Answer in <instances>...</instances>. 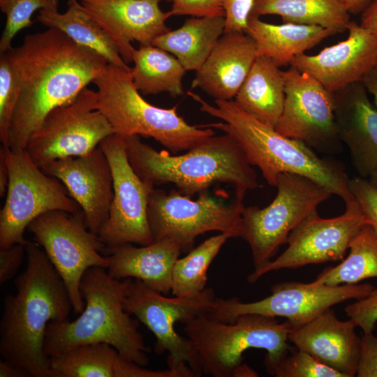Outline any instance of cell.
Returning a JSON list of instances; mask_svg holds the SVG:
<instances>
[{
  "instance_id": "1",
  "label": "cell",
  "mask_w": 377,
  "mask_h": 377,
  "mask_svg": "<svg viewBox=\"0 0 377 377\" xmlns=\"http://www.w3.org/2000/svg\"><path fill=\"white\" fill-rule=\"evenodd\" d=\"M6 53L20 87L9 132L14 149H24L47 114L75 98L108 64L55 28L27 35Z\"/></svg>"
},
{
  "instance_id": "2",
  "label": "cell",
  "mask_w": 377,
  "mask_h": 377,
  "mask_svg": "<svg viewBox=\"0 0 377 377\" xmlns=\"http://www.w3.org/2000/svg\"><path fill=\"white\" fill-rule=\"evenodd\" d=\"M27 266L15 280L16 293L7 295L0 322V355L32 377H51L50 360L44 351L50 321L68 320L73 306L67 288L36 242L25 245Z\"/></svg>"
},
{
  "instance_id": "3",
  "label": "cell",
  "mask_w": 377,
  "mask_h": 377,
  "mask_svg": "<svg viewBox=\"0 0 377 377\" xmlns=\"http://www.w3.org/2000/svg\"><path fill=\"white\" fill-rule=\"evenodd\" d=\"M187 94L200 105L202 112L224 121L205 126L231 135L270 186H276L280 174L289 172L320 184L345 204L355 199L349 188L350 179L339 163L319 157L301 140L283 135L245 112L235 101L215 100L214 106L197 94Z\"/></svg>"
},
{
  "instance_id": "4",
  "label": "cell",
  "mask_w": 377,
  "mask_h": 377,
  "mask_svg": "<svg viewBox=\"0 0 377 377\" xmlns=\"http://www.w3.org/2000/svg\"><path fill=\"white\" fill-rule=\"evenodd\" d=\"M129 163L145 182L153 186L174 184L191 197L216 183L232 186L244 200L248 191L259 187L257 175L239 144L229 134L215 135L182 155L158 151L138 135L125 137Z\"/></svg>"
},
{
  "instance_id": "5",
  "label": "cell",
  "mask_w": 377,
  "mask_h": 377,
  "mask_svg": "<svg viewBox=\"0 0 377 377\" xmlns=\"http://www.w3.org/2000/svg\"><path fill=\"white\" fill-rule=\"evenodd\" d=\"M132 279L119 280L105 268L89 267L84 273L80 290L85 305L73 321H50L46 328L44 351L50 357L73 347L104 343L123 357L146 366L150 348L139 331L138 319L124 306Z\"/></svg>"
},
{
  "instance_id": "6",
  "label": "cell",
  "mask_w": 377,
  "mask_h": 377,
  "mask_svg": "<svg viewBox=\"0 0 377 377\" xmlns=\"http://www.w3.org/2000/svg\"><path fill=\"white\" fill-rule=\"evenodd\" d=\"M184 331L197 355L202 372L214 377H237L243 353L250 348L267 352L264 364L272 376L277 365L291 350V325L258 314L238 316L232 323L200 316L184 324Z\"/></svg>"
},
{
  "instance_id": "7",
  "label": "cell",
  "mask_w": 377,
  "mask_h": 377,
  "mask_svg": "<svg viewBox=\"0 0 377 377\" xmlns=\"http://www.w3.org/2000/svg\"><path fill=\"white\" fill-rule=\"evenodd\" d=\"M130 71L108 64L93 81L97 87L98 108L114 133L152 138L173 154L189 150L215 135L205 125L188 124L177 107L161 108L145 101Z\"/></svg>"
},
{
  "instance_id": "8",
  "label": "cell",
  "mask_w": 377,
  "mask_h": 377,
  "mask_svg": "<svg viewBox=\"0 0 377 377\" xmlns=\"http://www.w3.org/2000/svg\"><path fill=\"white\" fill-rule=\"evenodd\" d=\"M277 193L266 207H244L241 236L249 245L256 272L267 265L290 232L332 194L320 184L283 172L276 179Z\"/></svg>"
},
{
  "instance_id": "9",
  "label": "cell",
  "mask_w": 377,
  "mask_h": 377,
  "mask_svg": "<svg viewBox=\"0 0 377 377\" xmlns=\"http://www.w3.org/2000/svg\"><path fill=\"white\" fill-rule=\"evenodd\" d=\"M8 168L6 198L0 212V248L25 246V229L39 216L54 210L82 212L58 179L45 173L27 150L3 145Z\"/></svg>"
},
{
  "instance_id": "10",
  "label": "cell",
  "mask_w": 377,
  "mask_h": 377,
  "mask_svg": "<svg viewBox=\"0 0 377 377\" xmlns=\"http://www.w3.org/2000/svg\"><path fill=\"white\" fill-rule=\"evenodd\" d=\"M216 298L211 288L193 297H168L142 281L132 279L124 306L154 334L156 351L168 352V368L191 371L195 376H200L202 370L194 348L188 338L177 332L175 325L177 322L186 324L207 314Z\"/></svg>"
},
{
  "instance_id": "11",
  "label": "cell",
  "mask_w": 377,
  "mask_h": 377,
  "mask_svg": "<svg viewBox=\"0 0 377 377\" xmlns=\"http://www.w3.org/2000/svg\"><path fill=\"white\" fill-rule=\"evenodd\" d=\"M196 200L172 190L152 189L147 218L153 241L170 239L182 252L193 248L196 237L209 231L230 233L240 237L244 200L235 198L229 204L212 197L207 191Z\"/></svg>"
},
{
  "instance_id": "12",
  "label": "cell",
  "mask_w": 377,
  "mask_h": 377,
  "mask_svg": "<svg viewBox=\"0 0 377 377\" xmlns=\"http://www.w3.org/2000/svg\"><path fill=\"white\" fill-rule=\"evenodd\" d=\"M27 230L44 250L63 279L75 313H80L84 301L80 290L84 273L94 266L107 269L106 246L87 228L82 211L73 214L54 210L34 219Z\"/></svg>"
},
{
  "instance_id": "13",
  "label": "cell",
  "mask_w": 377,
  "mask_h": 377,
  "mask_svg": "<svg viewBox=\"0 0 377 377\" xmlns=\"http://www.w3.org/2000/svg\"><path fill=\"white\" fill-rule=\"evenodd\" d=\"M113 133L98 108L97 91L85 87L72 101L47 114L25 149L43 168L57 159L85 155Z\"/></svg>"
},
{
  "instance_id": "14",
  "label": "cell",
  "mask_w": 377,
  "mask_h": 377,
  "mask_svg": "<svg viewBox=\"0 0 377 377\" xmlns=\"http://www.w3.org/2000/svg\"><path fill=\"white\" fill-rule=\"evenodd\" d=\"M374 288L370 283L329 286L299 282H284L272 286V293L263 300L244 302L238 297H216L206 316L213 320L232 323L244 314L283 317L291 326L309 322L335 304L348 300H359Z\"/></svg>"
},
{
  "instance_id": "15",
  "label": "cell",
  "mask_w": 377,
  "mask_h": 377,
  "mask_svg": "<svg viewBox=\"0 0 377 377\" xmlns=\"http://www.w3.org/2000/svg\"><path fill=\"white\" fill-rule=\"evenodd\" d=\"M345 205V212L336 217L321 218L317 210L310 214L290 232L285 251L250 274L247 281L253 283L263 275L282 269L341 261L360 230L371 225L355 198Z\"/></svg>"
},
{
  "instance_id": "16",
  "label": "cell",
  "mask_w": 377,
  "mask_h": 377,
  "mask_svg": "<svg viewBox=\"0 0 377 377\" xmlns=\"http://www.w3.org/2000/svg\"><path fill=\"white\" fill-rule=\"evenodd\" d=\"M99 146L110 165L113 199L109 217L98 233L107 248L126 244L145 246L153 242L147 209L154 186L142 181L131 167L125 137L113 133Z\"/></svg>"
},
{
  "instance_id": "17",
  "label": "cell",
  "mask_w": 377,
  "mask_h": 377,
  "mask_svg": "<svg viewBox=\"0 0 377 377\" xmlns=\"http://www.w3.org/2000/svg\"><path fill=\"white\" fill-rule=\"evenodd\" d=\"M285 101L275 130L325 150L339 140L334 94L311 75L290 66L283 71Z\"/></svg>"
},
{
  "instance_id": "18",
  "label": "cell",
  "mask_w": 377,
  "mask_h": 377,
  "mask_svg": "<svg viewBox=\"0 0 377 377\" xmlns=\"http://www.w3.org/2000/svg\"><path fill=\"white\" fill-rule=\"evenodd\" d=\"M41 169L62 182L80 206L87 228L98 235L109 217L114 194L110 165L101 147L83 156L57 159Z\"/></svg>"
},
{
  "instance_id": "19",
  "label": "cell",
  "mask_w": 377,
  "mask_h": 377,
  "mask_svg": "<svg viewBox=\"0 0 377 377\" xmlns=\"http://www.w3.org/2000/svg\"><path fill=\"white\" fill-rule=\"evenodd\" d=\"M346 39L323 49L316 54L297 56L290 66L307 73L331 92L362 81L377 65V38L350 21Z\"/></svg>"
},
{
  "instance_id": "20",
  "label": "cell",
  "mask_w": 377,
  "mask_h": 377,
  "mask_svg": "<svg viewBox=\"0 0 377 377\" xmlns=\"http://www.w3.org/2000/svg\"><path fill=\"white\" fill-rule=\"evenodd\" d=\"M79 1L87 15L113 39L126 64L133 61L132 42L152 45L170 30L165 22L172 15L161 9L163 0Z\"/></svg>"
},
{
  "instance_id": "21",
  "label": "cell",
  "mask_w": 377,
  "mask_h": 377,
  "mask_svg": "<svg viewBox=\"0 0 377 377\" xmlns=\"http://www.w3.org/2000/svg\"><path fill=\"white\" fill-rule=\"evenodd\" d=\"M356 327L350 319L340 320L330 308L306 323L291 326L288 341L344 377H353L360 348Z\"/></svg>"
},
{
  "instance_id": "22",
  "label": "cell",
  "mask_w": 377,
  "mask_h": 377,
  "mask_svg": "<svg viewBox=\"0 0 377 377\" xmlns=\"http://www.w3.org/2000/svg\"><path fill=\"white\" fill-rule=\"evenodd\" d=\"M334 94L339 138L348 146L360 177H369L377 168V108L361 81Z\"/></svg>"
},
{
  "instance_id": "23",
  "label": "cell",
  "mask_w": 377,
  "mask_h": 377,
  "mask_svg": "<svg viewBox=\"0 0 377 377\" xmlns=\"http://www.w3.org/2000/svg\"><path fill=\"white\" fill-rule=\"evenodd\" d=\"M258 57L256 43L246 33H224L196 71L191 88H200L215 100H232Z\"/></svg>"
},
{
  "instance_id": "24",
  "label": "cell",
  "mask_w": 377,
  "mask_h": 377,
  "mask_svg": "<svg viewBox=\"0 0 377 377\" xmlns=\"http://www.w3.org/2000/svg\"><path fill=\"white\" fill-rule=\"evenodd\" d=\"M180 246L170 239L154 240L145 246L126 244L107 248L108 273L119 280L138 279L163 295L171 292L172 271L182 253Z\"/></svg>"
},
{
  "instance_id": "25",
  "label": "cell",
  "mask_w": 377,
  "mask_h": 377,
  "mask_svg": "<svg viewBox=\"0 0 377 377\" xmlns=\"http://www.w3.org/2000/svg\"><path fill=\"white\" fill-rule=\"evenodd\" d=\"M256 43L258 56L271 59L279 67L291 64L298 55L333 35L318 25L270 24L250 16L244 31Z\"/></svg>"
},
{
  "instance_id": "26",
  "label": "cell",
  "mask_w": 377,
  "mask_h": 377,
  "mask_svg": "<svg viewBox=\"0 0 377 377\" xmlns=\"http://www.w3.org/2000/svg\"><path fill=\"white\" fill-rule=\"evenodd\" d=\"M235 98L245 112L275 128L285 101L283 71L271 59L258 56Z\"/></svg>"
},
{
  "instance_id": "27",
  "label": "cell",
  "mask_w": 377,
  "mask_h": 377,
  "mask_svg": "<svg viewBox=\"0 0 377 377\" xmlns=\"http://www.w3.org/2000/svg\"><path fill=\"white\" fill-rule=\"evenodd\" d=\"M224 30V17H191L179 28L158 36L152 45L174 55L186 71L196 72L207 60Z\"/></svg>"
},
{
  "instance_id": "28",
  "label": "cell",
  "mask_w": 377,
  "mask_h": 377,
  "mask_svg": "<svg viewBox=\"0 0 377 377\" xmlns=\"http://www.w3.org/2000/svg\"><path fill=\"white\" fill-rule=\"evenodd\" d=\"M67 6V10L62 13L40 10L37 21L48 28L60 30L75 43L96 52L108 64L131 71L113 39L87 15L81 3L68 0Z\"/></svg>"
},
{
  "instance_id": "29",
  "label": "cell",
  "mask_w": 377,
  "mask_h": 377,
  "mask_svg": "<svg viewBox=\"0 0 377 377\" xmlns=\"http://www.w3.org/2000/svg\"><path fill=\"white\" fill-rule=\"evenodd\" d=\"M275 15L284 23L318 25L334 34L347 31L350 14L339 0H254L250 16Z\"/></svg>"
},
{
  "instance_id": "30",
  "label": "cell",
  "mask_w": 377,
  "mask_h": 377,
  "mask_svg": "<svg viewBox=\"0 0 377 377\" xmlns=\"http://www.w3.org/2000/svg\"><path fill=\"white\" fill-rule=\"evenodd\" d=\"M131 69L133 83L143 95L167 92L172 97L184 94L186 70L170 52L154 45H140L133 54Z\"/></svg>"
},
{
  "instance_id": "31",
  "label": "cell",
  "mask_w": 377,
  "mask_h": 377,
  "mask_svg": "<svg viewBox=\"0 0 377 377\" xmlns=\"http://www.w3.org/2000/svg\"><path fill=\"white\" fill-rule=\"evenodd\" d=\"M348 251L339 264L325 269L313 282L336 286L377 277V235L370 225L360 230Z\"/></svg>"
},
{
  "instance_id": "32",
  "label": "cell",
  "mask_w": 377,
  "mask_h": 377,
  "mask_svg": "<svg viewBox=\"0 0 377 377\" xmlns=\"http://www.w3.org/2000/svg\"><path fill=\"white\" fill-rule=\"evenodd\" d=\"M119 356L107 343L79 345L50 357L51 377H115Z\"/></svg>"
},
{
  "instance_id": "33",
  "label": "cell",
  "mask_w": 377,
  "mask_h": 377,
  "mask_svg": "<svg viewBox=\"0 0 377 377\" xmlns=\"http://www.w3.org/2000/svg\"><path fill=\"white\" fill-rule=\"evenodd\" d=\"M232 236L221 232L212 236L188 254L178 258L174 265L171 293L175 297H193L206 288L207 272L226 242Z\"/></svg>"
},
{
  "instance_id": "34",
  "label": "cell",
  "mask_w": 377,
  "mask_h": 377,
  "mask_svg": "<svg viewBox=\"0 0 377 377\" xmlns=\"http://www.w3.org/2000/svg\"><path fill=\"white\" fill-rule=\"evenodd\" d=\"M59 4V0H0L1 10L6 17L0 39L1 53L12 48V40L19 31L32 25L31 17L36 10L58 11Z\"/></svg>"
},
{
  "instance_id": "35",
  "label": "cell",
  "mask_w": 377,
  "mask_h": 377,
  "mask_svg": "<svg viewBox=\"0 0 377 377\" xmlns=\"http://www.w3.org/2000/svg\"><path fill=\"white\" fill-rule=\"evenodd\" d=\"M20 96L17 74L6 52L0 54V140L8 147L12 118Z\"/></svg>"
},
{
  "instance_id": "36",
  "label": "cell",
  "mask_w": 377,
  "mask_h": 377,
  "mask_svg": "<svg viewBox=\"0 0 377 377\" xmlns=\"http://www.w3.org/2000/svg\"><path fill=\"white\" fill-rule=\"evenodd\" d=\"M276 377H344L337 370L320 362L310 353L292 350L277 365L272 374Z\"/></svg>"
},
{
  "instance_id": "37",
  "label": "cell",
  "mask_w": 377,
  "mask_h": 377,
  "mask_svg": "<svg viewBox=\"0 0 377 377\" xmlns=\"http://www.w3.org/2000/svg\"><path fill=\"white\" fill-rule=\"evenodd\" d=\"M344 311L362 333H373L377 323V288H374L366 297L346 306Z\"/></svg>"
},
{
  "instance_id": "38",
  "label": "cell",
  "mask_w": 377,
  "mask_h": 377,
  "mask_svg": "<svg viewBox=\"0 0 377 377\" xmlns=\"http://www.w3.org/2000/svg\"><path fill=\"white\" fill-rule=\"evenodd\" d=\"M350 190L362 209L371 221V226L377 235V189L362 177L349 180Z\"/></svg>"
},
{
  "instance_id": "39",
  "label": "cell",
  "mask_w": 377,
  "mask_h": 377,
  "mask_svg": "<svg viewBox=\"0 0 377 377\" xmlns=\"http://www.w3.org/2000/svg\"><path fill=\"white\" fill-rule=\"evenodd\" d=\"M171 15L225 16L222 0H170Z\"/></svg>"
},
{
  "instance_id": "40",
  "label": "cell",
  "mask_w": 377,
  "mask_h": 377,
  "mask_svg": "<svg viewBox=\"0 0 377 377\" xmlns=\"http://www.w3.org/2000/svg\"><path fill=\"white\" fill-rule=\"evenodd\" d=\"M225 13L224 33L244 32L254 0H222Z\"/></svg>"
},
{
  "instance_id": "41",
  "label": "cell",
  "mask_w": 377,
  "mask_h": 377,
  "mask_svg": "<svg viewBox=\"0 0 377 377\" xmlns=\"http://www.w3.org/2000/svg\"><path fill=\"white\" fill-rule=\"evenodd\" d=\"M377 377V335L373 333L360 336V355L356 376Z\"/></svg>"
},
{
  "instance_id": "42",
  "label": "cell",
  "mask_w": 377,
  "mask_h": 377,
  "mask_svg": "<svg viewBox=\"0 0 377 377\" xmlns=\"http://www.w3.org/2000/svg\"><path fill=\"white\" fill-rule=\"evenodd\" d=\"M25 246L15 244L0 249V284L12 279L22 264Z\"/></svg>"
},
{
  "instance_id": "43",
  "label": "cell",
  "mask_w": 377,
  "mask_h": 377,
  "mask_svg": "<svg viewBox=\"0 0 377 377\" xmlns=\"http://www.w3.org/2000/svg\"><path fill=\"white\" fill-rule=\"evenodd\" d=\"M360 24L377 38V0L371 2L361 13Z\"/></svg>"
},
{
  "instance_id": "44",
  "label": "cell",
  "mask_w": 377,
  "mask_h": 377,
  "mask_svg": "<svg viewBox=\"0 0 377 377\" xmlns=\"http://www.w3.org/2000/svg\"><path fill=\"white\" fill-rule=\"evenodd\" d=\"M26 369L6 361L0 362V377H30Z\"/></svg>"
},
{
  "instance_id": "45",
  "label": "cell",
  "mask_w": 377,
  "mask_h": 377,
  "mask_svg": "<svg viewBox=\"0 0 377 377\" xmlns=\"http://www.w3.org/2000/svg\"><path fill=\"white\" fill-rule=\"evenodd\" d=\"M361 82L367 92L373 96L374 104L377 108V65L364 76Z\"/></svg>"
},
{
  "instance_id": "46",
  "label": "cell",
  "mask_w": 377,
  "mask_h": 377,
  "mask_svg": "<svg viewBox=\"0 0 377 377\" xmlns=\"http://www.w3.org/2000/svg\"><path fill=\"white\" fill-rule=\"evenodd\" d=\"M8 183V168L6 162L4 147L0 148V195L3 196L7 191Z\"/></svg>"
},
{
  "instance_id": "47",
  "label": "cell",
  "mask_w": 377,
  "mask_h": 377,
  "mask_svg": "<svg viewBox=\"0 0 377 377\" xmlns=\"http://www.w3.org/2000/svg\"><path fill=\"white\" fill-rule=\"evenodd\" d=\"M350 14L361 13L374 0H339Z\"/></svg>"
},
{
  "instance_id": "48",
  "label": "cell",
  "mask_w": 377,
  "mask_h": 377,
  "mask_svg": "<svg viewBox=\"0 0 377 377\" xmlns=\"http://www.w3.org/2000/svg\"><path fill=\"white\" fill-rule=\"evenodd\" d=\"M369 181L377 189V168L369 176Z\"/></svg>"
}]
</instances>
